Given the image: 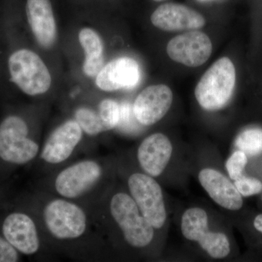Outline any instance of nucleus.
<instances>
[{"mask_svg":"<svg viewBox=\"0 0 262 262\" xmlns=\"http://www.w3.org/2000/svg\"><path fill=\"white\" fill-rule=\"evenodd\" d=\"M208 215L199 208H189L182 215V232L185 238L196 241L211 257L222 258L230 252L225 234L208 231Z\"/></svg>","mask_w":262,"mask_h":262,"instance_id":"obj_7","label":"nucleus"},{"mask_svg":"<svg viewBox=\"0 0 262 262\" xmlns=\"http://www.w3.org/2000/svg\"><path fill=\"white\" fill-rule=\"evenodd\" d=\"M18 254L11 244L0 236V262L18 261Z\"/></svg>","mask_w":262,"mask_h":262,"instance_id":"obj_24","label":"nucleus"},{"mask_svg":"<svg viewBox=\"0 0 262 262\" xmlns=\"http://www.w3.org/2000/svg\"><path fill=\"white\" fill-rule=\"evenodd\" d=\"M198 1H199V2H208V1H211V0H198Z\"/></svg>","mask_w":262,"mask_h":262,"instance_id":"obj_26","label":"nucleus"},{"mask_svg":"<svg viewBox=\"0 0 262 262\" xmlns=\"http://www.w3.org/2000/svg\"><path fill=\"white\" fill-rule=\"evenodd\" d=\"M173 147L166 136L155 134L148 136L138 149V160L141 168L150 177H158L170 161Z\"/></svg>","mask_w":262,"mask_h":262,"instance_id":"obj_15","label":"nucleus"},{"mask_svg":"<svg viewBox=\"0 0 262 262\" xmlns=\"http://www.w3.org/2000/svg\"><path fill=\"white\" fill-rule=\"evenodd\" d=\"M140 79L138 62L129 57H122L103 66L96 76V84L101 91L111 92L132 89L139 84Z\"/></svg>","mask_w":262,"mask_h":262,"instance_id":"obj_12","label":"nucleus"},{"mask_svg":"<svg viewBox=\"0 0 262 262\" xmlns=\"http://www.w3.org/2000/svg\"><path fill=\"white\" fill-rule=\"evenodd\" d=\"M128 187L141 215L154 228H161L167 215L163 192L158 183L149 176L134 173L128 179Z\"/></svg>","mask_w":262,"mask_h":262,"instance_id":"obj_6","label":"nucleus"},{"mask_svg":"<svg viewBox=\"0 0 262 262\" xmlns=\"http://www.w3.org/2000/svg\"><path fill=\"white\" fill-rule=\"evenodd\" d=\"M247 163V155L241 150L235 151L229 158L226 164V167H227L229 177L232 180H237L243 177V172Z\"/></svg>","mask_w":262,"mask_h":262,"instance_id":"obj_22","label":"nucleus"},{"mask_svg":"<svg viewBox=\"0 0 262 262\" xmlns=\"http://www.w3.org/2000/svg\"><path fill=\"white\" fill-rule=\"evenodd\" d=\"M27 19L34 37L43 48H51L56 42V20L50 0H27Z\"/></svg>","mask_w":262,"mask_h":262,"instance_id":"obj_16","label":"nucleus"},{"mask_svg":"<svg viewBox=\"0 0 262 262\" xmlns=\"http://www.w3.org/2000/svg\"><path fill=\"white\" fill-rule=\"evenodd\" d=\"M200 182L212 199L230 211H238L244 201L237 188L227 177L217 170L205 168L199 173Z\"/></svg>","mask_w":262,"mask_h":262,"instance_id":"obj_17","label":"nucleus"},{"mask_svg":"<svg viewBox=\"0 0 262 262\" xmlns=\"http://www.w3.org/2000/svg\"><path fill=\"white\" fill-rule=\"evenodd\" d=\"M44 220L49 232L59 239L80 237L87 227V217L82 208L66 200L48 203L44 210Z\"/></svg>","mask_w":262,"mask_h":262,"instance_id":"obj_5","label":"nucleus"},{"mask_svg":"<svg viewBox=\"0 0 262 262\" xmlns=\"http://www.w3.org/2000/svg\"><path fill=\"white\" fill-rule=\"evenodd\" d=\"M253 225H254V227L256 229V230L262 233V214L258 215L255 218L254 222H253Z\"/></svg>","mask_w":262,"mask_h":262,"instance_id":"obj_25","label":"nucleus"},{"mask_svg":"<svg viewBox=\"0 0 262 262\" xmlns=\"http://www.w3.org/2000/svg\"><path fill=\"white\" fill-rule=\"evenodd\" d=\"M5 238L20 253L32 255L39 248V239L35 224L32 219L22 213L8 215L3 225Z\"/></svg>","mask_w":262,"mask_h":262,"instance_id":"obj_14","label":"nucleus"},{"mask_svg":"<svg viewBox=\"0 0 262 262\" xmlns=\"http://www.w3.org/2000/svg\"><path fill=\"white\" fill-rule=\"evenodd\" d=\"M82 132L75 120L65 122L48 138L41 152V158L50 164L65 161L82 140Z\"/></svg>","mask_w":262,"mask_h":262,"instance_id":"obj_13","label":"nucleus"},{"mask_svg":"<svg viewBox=\"0 0 262 262\" xmlns=\"http://www.w3.org/2000/svg\"><path fill=\"white\" fill-rule=\"evenodd\" d=\"M98 114L106 131L118 125L120 118V106L112 99H104L99 103Z\"/></svg>","mask_w":262,"mask_h":262,"instance_id":"obj_21","label":"nucleus"},{"mask_svg":"<svg viewBox=\"0 0 262 262\" xmlns=\"http://www.w3.org/2000/svg\"><path fill=\"white\" fill-rule=\"evenodd\" d=\"M29 128L23 119L9 116L0 124V158L8 163L23 165L39 152V145L28 137Z\"/></svg>","mask_w":262,"mask_h":262,"instance_id":"obj_4","label":"nucleus"},{"mask_svg":"<svg viewBox=\"0 0 262 262\" xmlns=\"http://www.w3.org/2000/svg\"><path fill=\"white\" fill-rule=\"evenodd\" d=\"M153 1H155V2H161V1H165V0H153Z\"/></svg>","mask_w":262,"mask_h":262,"instance_id":"obj_27","label":"nucleus"},{"mask_svg":"<svg viewBox=\"0 0 262 262\" xmlns=\"http://www.w3.org/2000/svg\"><path fill=\"white\" fill-rule=\"evenodd\" d=\"M12 80L29 96L45 94L51 85L49 70L37 53L27 49L15 51L8 60Z\"/></svg>","mask_w":262,"mask_h":262,"instance_id":"obj_2","label":"nucleus"},{"mask_svg":"<svg viewBox=\"0 0 262 262\" xmlns=\"http://www.w3.org/2000/svg\"><path fill=\"white\" fill-rule=\"evenodd\" d=\"M75 118L82 131L89 136L106 132L98 112L88 107H80L75 111Z\"/></svg>","mask_w":262,"mask_h":262,"instance_id":"obj_19","label":"nucleus"},{"mask_svg":"<svg viewBox=\"0 0 262 262\" xmlns=\"http://www.w3.org/2000/svg\"><path fill=\"white\" fill-rule=\"evenodd\" d=\"M236 72L227 57L220 58L205 72L194 91L198 102L204 110H220L228 103L233 94Z\"/></svg>","mask_w":262,"mask_h":262,"instance_id":"obj_1","label":"nucleus"},{"mask_svg":"<svg viewBox=\"0 0 262 262\" xmlns=\"http://www.w3.org/2000/svg\"><path fill=\"white\" fill-rule=\"evenodd\" d=\"M173 99V92L165 84L146 88L134 102L133 110L136 120L146 126L159 122L170 110Z\"/></svg>","mask_w":262,"mask_h":262,"instance_id":"obj_10","label":"nucleus"},{"mask_svg":"<svg viewBox=\"0 0 262 262\" xmlns=\"http://www.w3.org/2000/svg\"><path fill=\"white\" fill-rule=\"evenodd\" d=\"M79 40L85 53L83 72L88 77H96L103 67V46L97 32L91 28L81 29Z\"/></svg>","mask_w":262,"mask_h":262,"instance_id":"obj_18","label":"nucleus"},{"mask_svg":"<svg viewBox=\"0 0 262 262\" xmlns=\"http://www.w3.org/2000/svg\"><path fill=\"white\" fill-rule=\"evenodd\" d=\"M151 21L157 28L166 32L196 30L206 24V19L196 10L179 3H165L151 15Z\"/></svg>","mask_w":262,"mask_h":262,"instance_id":"obj_11","label":"nucleus"},{"mask_svg":"<svg viewBox=\"0 0 262 262\" xmlns=\"http://www.w3.org/2000/svg\"><path fill=\"white\" fill-rule=\"evenodd\" d=\"M235 146L246 155H257L262 152V130L251 128L241 133L235 141Z\"/></svg>","mask_w":262,"mask_h":262,"instance_id":"obj_20","label":"nucleus"},{"mask_svg":"<svg viewBox=\"0 0 262 262\" xmlns=\"http://www.w3.org/2000/svg\"><path fill=\"white\" fill-rule=\"evenodd\" d=\"M110 211L127 244L134 247L143 248L151 242L154 227L140 215L139 207L132 196L125 193H117L112 198Z\"/></svg>","mask_w":262,"mask_h":262,"instance_id":"obj_3","label":"nucleus"},{"mask_svg":"<svg viewBox=\"0 0 262 262\" xmlns=\"http://www.w3.org/2000/svg\"><path fill=\"white\" fill-rule=\"evenodd\" d=\"M211 39L200 31H190L172 38L167 45L168 56L177 63L189 67L204 64L211 56Z\"/></svg>","mask_w":262,"mask_h":262,"instance_id":"obj_8","label":"nucleus"},{"mask_svg":"<svg viewBox=\"0 0 262 262\" xmlns=\"http://www.w3.org/2000/svg\"><path fill=\"white\" fill-rule=\"evenodd\" d=\"M234 184L241 195L244 196L255 195L262 191V183L251 177H241L234 181Z\"/></svg>","mask_w":262,"mask_h":262,"instance_id":"obj_23","label":"nucleus"},{"mask_svg":"<svg viewBox=\"0 0 262 262\" xmlns=\"http://www.w3.org/2000/svg\"><path fill=\"white\" fill-rule=\"evenodd\" d=\"M101 173L99 164L93 160H83L62 170L57 176L55 187L60 195L74 199L94 187Z\"/></svg>","mask_w":262,"mask_h":262,"instance_id":"obj_9","label":"nucleus"}]
</instances>
